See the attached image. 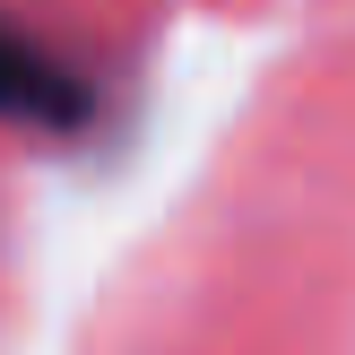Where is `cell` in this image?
Instances as JSON below:
<instances>
[{"label": "cell", "mask_w": 355, "mask_h": 355, "mask_svg": "<svg viewBox=\"0 0 355 355\" xmlns=\"http://www.w3.org/2000/svg\"><path fill=\"white\" fill-rule=\"evenodd\" d=\"M96 113L87 87L69 78L52 52H35L17 26H0V121H35V130H78Z\"/></svg>", "instance_id": "6da1fadb"}]
</instances>
